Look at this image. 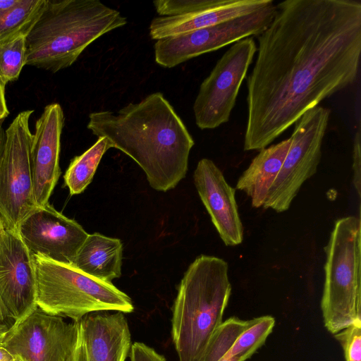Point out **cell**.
I'll list each match as a JSON object with an SVG mask.
<instances>
[{
  "label": "cell",
  "mask_w": 361,
  "mask_h": 361,
  "mask_svg": "<svg viewBox=\"0 0 361 361\" xmlns=\"http://www.w3.org/2000/svg\"><path fill=\"white\" fill-rule=\"evenodd\" d=\"M257 36L247 78L244 150L269 145L309 109L352 85L361 54V3L286 0Z\"/></svg>",
  "instance_id": "6da1fadb"
},
{
  "label": "cell",
  "mask_w": 361,
  "mask_h": 361,
  "mask_svg": "<svg viewBox=\"0 0 361 361\" xmlns=\"http://www.w3.org/2000/svg\"><path fill=\"white\" fill-rule=\"evenodd\" d=\"M87 127L133 159L153 189L168 191L185 178L195 142L161 92L152 93L116 112H92Z\"/></svg>",
  "instance_id": "7a4b0ae2"
},
{
  "label": "cell",
  "mask_w": 361,
  "mask_h": 361,
  "mask_svg": "<svg viewBox=\"0 0 361 361\" xmlns=\"http://www.w3.org/2000/svg\"><path fill=\"white\" fill-rule=\"evenodd\" d=\"M127 23L99 0H47L26 37L25 65L52 73L68 68L90 44Z\"/></svg>",
  "instance_id": "3957f363"
},
{
  "label": "cell",
  "mask_w": 361,
  "mask_h": 361,
  "mask_svg": "<svg viewBox=\"0 0 361 361\" xmlns=\"http://www.w3.org/2000/svg\"><path fill=\"white\" fill-rule=\"evenodd\" d=\"M227 262L201 255L188 267L172 307L171 336L179 361H200L231 294Z\"/></svg>",
  "instance_id": "277c9868"
},
{
  "label": "cell",
  "mask_w": 361,
  "mask_h": 361,
  "mask_svg": "<svg viewBox=\"0 0 361 361\" xmlns=\"http://www.w3.org/2000/svg\"><path fill=\"white\" fill-rule=\"evenodd\" d=\"M36 303L44 312L78 322L100 311L130 313L131 298L111 282L92 277L71 264L32 255Z\"/></svg>",
  "instance_id": "5b68a950"
},
{
  "label": "cell",
  "mask_w": 361,
  "mask_h": 361,
  "mask_svg": "<svg viewBox=\"0 0 361 361\" xmlns=\"http://www.w3.org/2000/svg\"><path fill=\"white\" fill-rule=\"evenodd\" d=\"M361 223L355 216L338 219L324 247L321 300L324 326L335 334L361 323Z\"/></svg>",
  "instance_id": "8992f818"
},
{
  "label": "cell",
  "mask_w": 361,
  "mask_h": 361,
  "mask_svg": "<svg viewBox=\"0 0 361 361\" xmlns=\"http://www.w3.org/2000/svg\"><path fill=\"white\" fill-rule=\"evenodd\" d=\"M330 114L329 108L317 105L295 121L290 147L269 190L264 209L288 210L302 185L316 173Z\"/></svg>",
  "instance_id": "52a82bcc"
},
{
  "label": "cell",
  "mask_w": 361,
  "mask_h": 361,
  "mask_svg": "<svg viewBox=\"0 0 361 361\" xmlns=\"http://www.w3.org/2000/svg\"><path fill=\"white\" fill-rule=\"evenodd\" d=\"M33 110L20 112L5 130L0 157V216L7 228L16 229L37 205L30 163Z\"/></svg>",
  "instance_id": "ba28073f"
},
{
  "label": "cell",
  "mask_w": 361,
  "mask_h": 361,
  "mask_svg": "<svg viewBox=\"0 0 361 361\" xmlns=\"http://www.w3.org/2000/svg\"><path fill=\"white\" fill-rule=\"evenodd\" d=\"M273 0L252 13L190 32L157 39L154 59L164 68H173L192 58L216 51L243 39L259 36L272 21L276 13Z\"/></svg>",
  "instance_id": "9c48e42d"
},
{
  "label": "cell",
  "mask_w": 361,
  "mask_h": 361,
  "mask_svg": "<svg viewBox=\"0 0 361 361\" xmlns=\"http://www.w3.org/2000/svg\"><path fill=\"white\" fill-rule=\"evenodd\" d=\"M257 52L252 37L236 42L222 55L200 86L193 104L196 125L214 129L227 123Z\"/></svg>",
  "instance_id": "30bf717a"
},
{
  "label": "cell",
  "mask_w": 361,
  "mask_h": 361,
  "mask_svg": "<svg viewBox=\"0 0 361 361\" xmlns=\"http://www.w3.org/2000/svg\"><path fill=\"white\" fill-rule=\"evenodd\" d=\"M78 332V322L37 307L11 325L1 345L20 361H75Z\"/></svg>",
  "instance_id": "8fae6325"
},
{
  "label": "cell",
  "mask_w": 361,
  "mask_h": 361,
  "mask_svg": "<svg viewBox=\"0 0 361 361\" xmlns=\"http://www.w3.org/2000/svg\"><path fill=\"white\" fill-rule=\"evenodd\" d=\"M0 300L13 323L37 307L32 254L18 231L6 227L0 237Z\"/></svg>",
  "instance_id": "7c38bea8"
},
{
  "label": "cell",
  "mask_w": 361,
  "mask_h": 361,
  "mask_svg": "<svg viewBox=\"0 0 361 361\" xmlns=\"http://www.w3.org/2000/svg\"><path fill=\"white\" fill-rule=\"evenodd\" d=\"M17 231L32 255L67 264H71L88 235L77 221L49 203L30 212Z\"/></svg>",
  "instance_id": "4fadbf2b"
},
{
  "label": "cell",
  "mask_w": 361,
  "mask_h": 361,
  "mask_svg": "<svg viewBox=\"0 0 361 361\" xmlns=\"http://www.w3.org/2000/svg\"><path fill=\"white\" fill-rule=\"evenodd\" d=\"M64 114L61 105L46 106L35 123L32 135L30 163L33 192L37 207L49 204L60 173L59 154Z\"/></svg>",
  "instance_id": "5bb4252c"
},
{
  "label": "cell",
  "mask_w": 361,
  "mask_h": 361,
  "mask_svg": "<svg viewBox=\"0 0 361 361\" xmlns=\"http://www.w3.org/2000/svg\"><path fill=\"white\" fill-rule=\"evenodd\" d=\"M199 196L221 239L226 246L240 244L243 227L235 197V189L228 185L222 171L211 159H200L194 171Z\"/></svg>",
  "instance_id": "9a60e30c"
},
{
  "label": "cell",
  "mask_w": 361,
  "mask_h": 361,
  "mask_svg": "<svg viewBox=\"0 0 361 361\" xmlns=\"http://www.w3.org/2000/svg\"><path fill=\"white\" fill-rule=\"evenodd\" d=\"M75 361H125L131 336L124 313L94 312L78 321Z\"/></svg>",
  "instance_id": "2e32d148"
},
{
  "label": "cell",
  "mask_w": 361,
  "mask_h": 361,
  "mask_svg": "<svg viewBox=\"0 0 361 361\" xmlns=\"http://www.w3.org/2000/svg\"><path fill=\"white\" fill-rule=\"evenodd\" d=\"M274 325L271 316L230 317L215 331L200 361H245L264 343Z\"/></svg>",
  "instance_id": "e0dca14e"
},
{
  "label": "cell",
  "mask_w": 361,
  "mask_h": 361,
  "mask_svg": "<svg viewBox=\"0 0 361 361\" xmlns=\"http://www.w3.org/2000/svg\"><path fill=\"white\" fill-rule=\"evenodd\" d=\"M269 0H215L206 8L192 13L154 18L149 25V35L160 39L214 25L224 20L255 11Z\"/></svg>",
  "instance_id": "ac0fdd59"
},
{
  "label": "cell",
  "mask_w": 361,
  "mask_h": 361,
  "mask_svg": "<svg viewBox=\"0 0 361 361\" xmlns=\"http://www.w3.org/2000/svg\"><path fill=\"white\" fill-rule=\"evenodd\" d=\"M290 145V138L263 148L238 180L236 189L250 197L255 208L263 207Z\"/></svg>",
  "instance_id": "d6986e66"
},
{
  "label": "cell",
  "mask_w": 361,
  "mask_h": 361,
  "mask_svg": "<svg viewBox=\"0 0 361 361\" xmlns=\"http://www.w3.org/2000/svg\"><path fill=\"white\" fill-rule=\"evenodd\" d=\"M122 256L120 239L94 233L87 235L71 265L92 277L111 282L121 275Z\"/></svg>",
  "instance_id": "ffe728a7"
},
{
  "label": "cell",
  "mask_w": 361,
  "mask_h": 361,
  "mask_svg": "<svg viewBox=\"0 0 361 361\" xmlns=\"http://www.w3.org/2000/svg\"><path fill=\"white\" fill-rule=\"evenodd\" d=\"M110 148L112 147L109 140L99 137L89 149L71 161L63 177L71 195L80 194L86 189L102 157Z\"/></svg>",
  "instance_id": "44dd1931"
},
{
  "label": "cell",
  "mask_w": 361,
  "mask_h": 361,
  "mask_svg": "<svg viewBox=\"0 0 361 361\" xmlns=\"http://www.w3.org/2000/svg\"><path fill=\"white\" fill-rule=\"evenodd\" d=\"M47 0H20L0 13V44L29 34L40 17Z\"/></svg>",
  "instance_id": "7402d4cb"
},
{
  "label": "cell",
  "mask_w": 361,
  "mask_h": 361,
  "mask_svg": "<svg viewBox=\"0 0 361 361\" xmlns=\"http://www.w3.org/2000/svg\"><path fill=\"white\" fill-rule=\"evenodd\" d=\"M26 37L0 44V80L6 85L17 80L25 65Z\"/></svg>",
  "instance_id": "603a6c76"
},
{
  "label": "cell",
  "mask_w": 361,
  "mask_h": 361,
  "mask_svg": "<svg viewBox=\"0 0 361 361\" xmlns=\"http://www.w3.org/2000/svg\"><path fill=\"white\" fill-rule=\"evenodd\" d=\"M342 346L345 361H361V323L350 324L335 334Z\"/></svg>",
  "instance_id": "cb8c5ba5"
},
{
  "label": "cell",
  "mask_w": 361,
  "mask_h": 361,
  "mask_svg": "<svg viewBox=\"0 0 361 361\" xmlns=\"http://www.w3.org/2000/svg\"><path fill=\"white\" fill-rule=\"evenodd\" d=\"M361 134L357 129L353 140V182L359 198L361 194Z\"/></svg>",
  "instance_id": "d4e9b609"
},
{
  "label": "cell",
  "mask_w": 361,
  "mask_h": 361,
  "mask_svg": "<svg viewBox=\"0 0 361 361\" xmlns=\"http://www.w3.org/2000/svg\"><path fill=\"white\" fill-rule=\"evenodd\" d=\"M130 358V361H166L163 355L140 342H135L131 345Z\"/></svg>",
  "instance_id": "484cf974"
},
{
  "label": "cell",
  "mask_w": 361,
  "mask_h": 361,
  "mask_svg": "<svg viewBox=\"0 0 361 361\" xmlns=\"http://www.w3.org/2000/svg\"><path fill=\"white\" fill-rule=\"evenodd\" d=\"M5 87L0 80V121H4L9 114L5 97Z\"/></svg>",
  "instance_id": "4316f807"
},
{
  "label": "cell",
  "mask_w": 361,
  "mask_h": 361,
  "mask_svg": "<svg viewBox=\"0 0 361 361\" xmlns=\"http://www.w3.org/2000/svg\"><path fill=\"white\" fill-rule=\"evenodd\" d=\"M0 361H20L18 357L0 345Z\"/></svg>",
  "instance_id": "83f0119b"
},
{
  "label": "cell",
  "mask_w": 361,
  "mask_h": 361,
  "mask_svg": "<svg viewBox=\"0 0 361 361\" xmlns=\"http://www.w3.org/2000/svg\"><path fill=\"white\" fill-rule=\"evenodd\" d=\"M20 0H0V13L16 6Z\"/></svg>",
  "instance_id": "f1b7e54d"
},
{
  "label": "cell",
  "mask_w": 361,
  "mask_h": 361,
  "mask_svg": "<svg viewBox=\"0 0 361 361\" xmlns=\"http://www.w3.org/2000/svg\"><path fill=\"white\" fill-rule=\"evenodd\" d=\"M11 325L9 326L7 323L0 324V345L8 333Z\"/></svg>",
  "instance_id": "f546056e"
},
{
  "label": "cell",
  "mask_w": 361,
  "mask_h": 361,
  "mask_svg": "<svg viewBox=\"0 0 361 361\" xmlns=\"http://www.w3.org/2000/svg\"><path fill=\"white\" fill-rule=\"evenodd\" d=\"M3 121H0V157L2 153L4 140H5V130L2 128Z\"/></svg>",
  "instance_id": "4dcf8cb0"
},
{
  "label": "cell",
  "mask_w": 361,
  "mask_h": 361,
  "mask_svg": "<svg viewBox=\"0 0 361 361\" xmlns=\"http://www.w3.org/2000/svg\"><path fill=\"white\" fill-rule=\"evenodd\" d=\"M7 317L6 315L4 307L1 304V302L0 300V324H5L6 323V320L7 319Z\"/></svg>",
  "instance_id": "1f68e13d"
},
{
  "label": "cell",
  "mask_w": 361,
  "mask_h": 361,
  "mask_svg": "<svg viewBox=\"0 0 361 361\" xmlns=\"http://www.w3.org/2000/svg\"><path fill=\"white\" fill-rule=\"evenodd\" d=\"M4 228H5V226H4V221L0 216V237L4 231Z\"/></svg>",
  "instance_id": "d6a6232c"
}]
</instances>
